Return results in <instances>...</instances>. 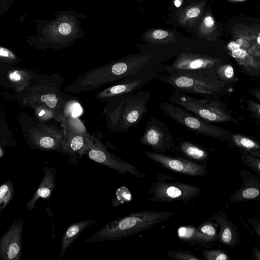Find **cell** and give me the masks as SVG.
Here are the masks:
<instances>
[{
  "instance_id": "obj_10",
  "label": "cell",
  "mask_w": 260,
  "mask_h": 260,
  "mask_svg": "<svg viewBox=\"0 0 260 260\" xmlns=\"http://www.w3.org/2000/svg\"><path fill=\"white\" fill-rule=\"evenodd\" d=\"M139 141L143 145L149 146L159 153L171 149L175 145L174 137L167 125L154 117L147 122L144 133Z\"/></svg>"
},
{
  "instance_id": "obj_7",
  "label": "cell",
  "mask_w": 260,
  "mask_h": 260,
  "mask_svg": "<svg viewBox=\"0 0 260 260\" xmlns=\"http://www.w3.org/2000/svg\"><path fill=\"white\" fill-rule=\"evenodd\" d=\"M201 192L198 186L190 185L175 179L169 174L156 175L148 193L151 202H172L176 201L187 204L196 198Z\"/></svg>"
},
{
  "instance_id": "obj_33",
  "label": "cell",
  "mask_w": 260,
  "mask_h": 260,
  "mask_svg": "<svg viewBox=\"0 0 260 260\" xmlns=\"http://www.w3.org/2000/svg\"><path fill=\"white\" fill-rule=\"evenodd\" d=\"M0 57L9 59L16 58L15 55L12 51L2 46H0Z\"/></svg>"
},
{
  "instance_id": "obj_25",
  "label": "cell",
  "mask_w": 260,
  "mask_h": 260,
  "mask_svg": "<svg viewBox=\"0 0 260 260\" xmlns=\"http://www.w3.org/2000/svg\"><path fill=\"white\" fill-rule=\"evenodd\" d=\"M145 38L148 42L154 44L173 43L176 40L175 36L172 31L161 29L150 30Z\"/></svg>"
},
{
  "instance_id": "obj_37",
  "label": "cell",
  "mask_w": 260,
  "mask_h": 260,
  "mask_svg": "<svg viewBox=\"0 0 260 260\" xmlns=\"http://www.w3.org/2000/svg\"><path fill=\"white\" fill-rule=\"evenodd\" d=\"M9 77L13 81H18L21 79V76L18 71H15L11 73L9 75Z\"/></svg>"
},
{
  "instance_id": "obj_24",
  "label": "cell",
  "mask_w": 260,
  "mask_h": 260,
  "mask_svg": "<svg viewBox=\"0 0 260 260\" xmlns=\"http://www.w3.org/2000/svg\"><path fill=\"white\" fill-rule=\"evenodd\" d=\"M204 4L202 3L190 5L179 15L178 22L182 25H191L201 16Z\"/></svg>"
},
{
  "instance_id": "obj_20",
  "label": "cell",
  "mask_w": 260,
  "mask_h": 260,
  "mask_svg": "<svg viewBox=\"0 0 260 260\" xmlns=\"http://www.w3.org/2000/svg\"><path fill=\"white\" fill-rule=\"evenodd\" d=\"M178 237L181 241L190 245H199L209 248L214 245L215 241L201 232L197 226L184 225L177 231Z\"/></svg>"
},
{
  "instance_id": "obj_41",
  "label": "cell",
  "mask_w": 260,
  "mask_h": 260,
  "mask_svg": "<svg viewBox=\"0 0 260 260\" xmlns=\"http://www.w3.org/2000/svg\"><path fill=\"white\" fill-rule=\"evenodd\" d=\"M227 1L231 2H239L245 1L246 0H227Z\"/></svg>"
},
{
  "instance_id": "obj_14",
  "label": "cell",
  "mask_w": 260,
  "mask_h": 260,
  "mask_svg": "<svg viewBox=\"0 0 260 260\" xmlns=\"http://www.w3.org/2000/svg\"><path fill=\"white\" fill-rule=\"evenodd\" d=\"M155 76H150L139 79L121 80L115 84L98 92L95 95L98 101L107 102L111 99L142 88Z\"/></svg>"
},
{
  "instance_id": "obj_3",
  "label": "cell",
  "mask_w": 260,
  "mask_h": 260,
  "mask_svg": "<svg viewBox=\"0 0 260 260\" xmlns=\"http://www.w3.org/2000/svg\"><path fill=\"white\" fill-rule=\"evenodd\" d=\"M150 98L149 91L140 89L107 102L103 113L109 129L126 133L137 125L147 113Z\"/></svg>"
},
{
  "instance_id": "obj_35",
  "label": "cell",
  "mask_w": 260,
  "mask_h": 260,
  "mask_svg": "<svg viewBox=\"0 0 260 260\" xmlns=\"http://www.w3.org/2000/svg\"><path fill=\"white\" fill-rule=\"evenodd\" d=\"M247 92L254 96L258 101H260V88L259 87L251 88Z\"/></svg>"
},
{
  "instance_id": "obj_11",
  "label": "cell",
  "mask_w": 260,
  "mask_h": 260,
  "mask_svg": "<svg viewBox=\"0 0 260 260\" xmlns=\"http://www.w3.org/2000/svg\"><path fill=\"white\" fill-rule=\"evenodd\" d=\"M145 153L150 159L170 171L189 176H207L208 171L205 164H199L184 158L169 156L156 152L145 151Z\"/></svg>"
},
{
  "instance_id": "obj_26",
  "label": "cell",
  "mask_w": 260,
  "mask_h": 260,
  "mask_svg": "<svg viewBox=\"0 0 260 260\" xmlns=\"http://www.w3.org/2000/svg\"><path fill=\"white\" fill-rule=\"evenodd\" d=\"M12 183L8 181L0 186V211L9 203L13 196Z\"/></svg>"
},
{
  "instance_id": "obj_39",
  "label": "cell",
  "mask_w": 260,
  "mask_h": 260,
  "mask_svg": "<svg viewBox=\"0 0 260 260\" xmlns=\"http://www.w3.org/2000/svg\"><path fill=\"white\" fill-rule=\"evenodd\" d=\"M182 3L183 0H174V4L177 8L179 7Z\"/></svg>"
},
{
  "instance_id": "obj_40",
  "label": "cell",
  "mask_w": 260,
  "mask_h": 260,
  "mask_svg": "<svg viewBox=\"0 0 260 260\" xmlns=\"http://www.w3.org/2000/svg\"><path fill=\"white\" fill-rule=\"evenodd\" d=\"M45 112L46 111L44 110H41L39 113V116H43L45 114Z\"/></svg>"
},
{
  "instance_id": "obj_31",
  "label": "cell",
  "mask_w": 260,
  "mask_h": 260,
  "mask_svg": "<svg viewBox=\"0 0 260 260\" xmlns=\"http://www.w3.org/2000/svg\"><path fill=\"white\" fill-rule=\"evenodd\" d=\"M197 227L201 232L206 235L215 242L217 241L218 233L213 223L210 221V220L205 221Z\"/></svg>"
},
{
  "instance_id": "obj_1",
  "label": "cell",
  "mask_w": 260,
  "mask_h": 260,
  "mask_svg": "<svg viewBox=\"0 0 260 260\" xmlns=\"http://www.w3.org/2000/svg\"><path fill=\"white\" fill-rule=\"evenodd\" d=\"M155 57L143 52L127 55L79 75L65 87V91L79 93L93 91L121 80L156 76L158 70Z\"/></svg>"
},
{
  "instance_id": "obj_38",
  "label": "cell",
  "mask_w": 260,
  "mask_h": 260,
  "mask_svg": "<svg viewBox=\"0 0 260 260\" xmlns=\"http://www.w3.org/2000/svg\"><path fill=\"white\" fill-rule=\"evenodd\" d=\"M10 8H0V18L4 16V15L8 11Z\"/></svg>"
},
{
  "instance_id": "obj_13",
  "label": "cell",
  "mask_w": 260,
  "mask_h": 260,
  "mask_svg": "<svg viewBox=\"0 0 260 260\" xmlns=\"http://www.w3.org/2000/svg\"><path fill=\"white\" fill-rule=\"evenodd\" d=\"M242 179L240 187L230 196V203L239 204L247 201H260V178L246 170L239 172Z\"/></svg>"
},
{
  "instance_id": "obj_19",
  "label": "cell",
  "mask_w": 260,
  "mask_h": 260,
  "mask_svg": "<svg viewBox=\"0 0 260 260\" xmlns=\"http://www.w3.org/2000/svg\"><path fill=\"white\" fill-rule=\"evenodd\" d=\"M99 222L93 219L80 220L70 224L64 231L61 242V248L59 259L63 258L66 251L75 241L80 234L90 225Z\"/></svg>"
},
{
  "instance_id": "obj_6",
  "label": "cell",
  "mask_w": 260,
  "mask_h": 260,
  "mask_svg": "<svg viewBox=\"0 0 260 260\" xmlns=\"http://www.w3.org/2000/svg\"><path fill=\"white\" fill-rule=\"evenodd\" d=\"M162 112L178 123L198 134L230 142L232 132L223 127L214 125L182 107L169 102L160 105Z\"/></svg>"
},
{
  "instance_id": "obj_36",
  "label": "cell",
  "mask_w": 260,
  "mask_h": 260,
  "mask_svg": "<svg viewBox=\"0 0 260 260\" xmlns=\"http://www.w3.org/2000/svg\"><path fill=\"white\" fill-rule=\"evenodd\" d=\"M252 260H260V249L256 246L252 248Z\"/></svg>"
},
{
  "instance_id": "obj_15",
  "label": "cell",
  "mask_w": 260,
  "mask_h": 260,
  "mask_svg": "<svg viewBox=\"0 0 260 260\" xmlns=\"http://www.w3.org/2000/svg\"><path fill=\"white\" fill-rule=\"evenodd\" d=\"M222 62L221 59L200 54L183 52L174 60L170 67L180 70L214 69L216 66Z\"/></svg>"
},
{
  "instance_id": "obj_29",
  "label": "cell",
  "mask_w": 260,
  "mask_h": 260,
  "mask_svg": "<svg viewBox=\"0 0 260 260\" xmlns=\"http://www.w3.org/2000/svg\"><path fill=\"white\" fill-rule=\"evenodd\" d=\"M203 259L207 260H231L228 253L220 249H209L202 251Z\"/></svg>"
},
{
  "instance_id": "obj_18",
  "label": "cell",
  "mask_w": 260,
  "mask_h": 260,
  "mask_svg": "<svg viewBox=\"0 0 260 260\" xmlns=\"http://www.w3.org/2000/svg\"><path fill=\"white\" fill-rule=\"evenodd\" d=\"M229 53L243 73L253 78L260 77V59L240 48Z\"/></svg>"
},
{
  "instance_id": "obj_4",
  "label": "cell",
  "mask_w": 260,
  "mask_h": 260,
  "mask_svg": "<svg viewBox=\"0 0 260 260\" xmlns=\"http://www.w3.org/2000/svg\"><path fill=\"white\" fill-rule=\"evenodd\" d=\"M172 211H142L116 219L104 225L85 240L86 243L120 240L142 232L168 220Z\"/></svg>"
},
{
  "instance_id": "obj_21",
  "label": "cell",
  "mask_w": 260,
  "mask_h": 260,
  "mask_svg": "<svg viewBox=\"0 0 260 260\" xmlns=\"http://www.w3.org/2000/svg\"><path fill=\"white\" fill-rule=\"evenodd\" d=\"M229 143L232 146L244 149L252 155L260 158V144L255 139L239 133H232Z\"/></svg>"
},
{
  "instance_id": "obj_32",
  "label": "cell",
  "mask_w": 260,
  "mask_h": 260,
  "mask_svg": "<svg viewBox=\"0 0 260 260\" xmlns=\"http://www.w3.org/2000/svg\"><path fill=\"white\" fill-rule=\"evenodd\" d=\"M247 109L251 116L258 122L260 121V104L252 100H246Z\"/></svg>"
},
{
  "instance_id": "obj_8",
  "label": "cell",
  "mask_w": 260,
  "mask_h": 260,
  "mask_svg": "<svg viewBox=\"0 0 260 260\" xmlns=\"http://www.w3.org/2000/svg\"><path fill=\"white\" fill-rule=\"evenodd\" d=\"M61 125L64 137L60 152L70 156L69 162L76 164L85 155L91 135L83 123L72 114L62 115Z\"/></svg>"
},
{
  "instance_id": "obj_5",
  "label": "cell",
  "mask_w": 260,
  "mask_h": 260,
  "mask_svg": "<svg viewBox=\"0 0 260 260\" xmlns=\"http://www.w3.org/2000/svg\"><path fill=\"white\" fill-rule=\"evenodd\" d=\"M169 102L209 122L238 123L219 98L204 96L198 99L172 89Z\"/></svg>"
},
{
  "instance_id": "obj_17",
  "label": "cell",
  "mask_w": 260,
  "mask_h": 260,
  "mask_svg": "<svg viewBox=\"0 0 260 260\" xmlns=\"http://www.w3.org/2000/svg\"><path fill=\"white\" fill-rule=\"evenodd\" d=\"M44 176L36 192L26 206V208L33 209L36 207V203L41 198L49 202L52 193L56 184L57 170L49 167H44Z\"/></svg>"
},
{
  "instance_id": "obj_22",
  "label": "cell",
  "mask_w": 260,
  "mask_h": 260,
  "mask_svg": "<svg viewBox=\"0 0 260 260\" xmlns=\"http://www.w3.org/2000/svg\"><path fill=\"white\" fill-rule=\"evenodd\" d=\"M179 150L183 155L194 160L204 161L209 158V153L205 149L189 141L181 142Z\"/></svg>"
},
{
  "instance_id": "obj_9",
  "label": "cell",
  "mask_w": 260,
  "mask_h": 260,
  "mask_svg": "<svg viewBox=\"0 0 260 260\" xmlns=\"http://www.w3.org/2000/svg\"><path fill=\"white\" fill-rule=\"evenodd\" d=\"M91 135V139L85 154L90 160L113 169L122 175L129 172L135 177L141 179L146 177L145 173L140 171L135 166L110 152L107 145L95 136V134L93 133Z\"/></svg>"
},
{
  "instance_id": "obj_12",
  "label": "cell",
  "mask_w": 260,
  "mask_h": 260,
  "mask_svg": "<svg viewBox=\"0 0 260 260\" xmlns=\"http://www.w3.org/2000/svg\"><path fill=\"white\" fill-rule=\"evenodd\" d=\"M23 225L22 219H18L1 238L0 259H20Z\"/></svg>"
},
{
  "instance_id": "obj_23",
  "label": "cell",
  "mask_w": 260,
  "mask_h": 260,
  "mask_svg": "<svg viewBox=\"0 0 260 260\" xmlns=\"http://www.w3.org/2000/svg\"><path fill=\"white\" fill-rule=\"evenodd\" d=\"M214 70L219 79L230 88L239 80L231 63L220 62L216 66Z\"/></svg>"
},
{
  "instance_id": "obj_28",
  "label": "cell",
  "mask_w": 260,
  "mask_h": 260,
  "mask_svg": "<svg viewBox=\"0 0 260 260\" xmlns=\"http://www.w3.org/2000/svg\"><path fill=\"white\" fill-rule=\"evenodd\" d=\"M216 23L214 18L210 14H207L202 20L199 32L204 37L209 36L215 29Z\"/></svg>"
},
{
  "instance_id": "obj_16",
  "label": "cell",
  "mask_w": 260,
  "mask_h": 260,
  "mask_svg": "<svg viewBox=\"0 0 260 260\" xmlns=\"http://www.w3.org/2000/svg\"><path fill=\"white\" fill-rule=\"evenodd\" d=\"M211 218L219 227L217 241L226 246L233 248L241 243L238 228L228 218L224 211H219L215 213Z\"/></svg>"
},
{
  "instance_id": "obj_30",
  "label": "cell",
  "mask_w": 260,
  "mask_h": 260,
  "mask_svg": "<svg viewBox=\"0 0 260 260\" xmlns=\"http://www.w3.org/2000/svg\"><path fill=\"white\" fill-rule=\"evenodd\" d=\"M167 254L175 260H203V258L194 255L188 251L170 250Z\"/></svg>"
},
{
  "instance_id": "obj_27",
  "label": "cell",
  "mask_w": 260,
  "mask_h": 260,
  "mask_svg": "<svg viewBox=\"0 0 260 260\" xmlns=\"http://www.w3.org/2000/svg\"><path fill=\"white\" fill-rule=\"evenodd\" d=\"M242 161L257 175H260V158L249 154L244 149H239Z\"/></svg>"
},
{
  "instance_id": "obj_34",
  "label": "cell",
  "mask_w": 260,
  "mask_h": 260,
  "mask_svg": "<svg viewBox=\"0 0 260 260\" xmlns=\"http://www.w3.org/2000/svg\"><path fill=\"white\" fill-rule=\"evenodd\" d=\"M247 221L253 226L254 231L260 237V219L250 218L247 219Z\"/></svg>"
},
{
  "instance_id": "obj_2",
  "label": "cell",
  "mask_w": 260,
  "mask_h": 260,
  "mask_svg": "<svg viewBox=\"0 0 260 260\" xmlns=\"http://www.w3.org/2000/svg\"><path fill=\"white\" fill-rule=\"evenodd\" d=\"M156 78L175 90L205 97L219 98L230 90L213 69L180 70L167 65Z\"/></svg>"
}]
</instances>
